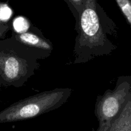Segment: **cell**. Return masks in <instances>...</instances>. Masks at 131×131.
<instances>
[{
  "instance_id": "cell-1",
  "label": "cell",
  "mask_w": 131,
  "mask_h": 131,
  "mask_svg": "<svg viewBox=\"0 0 131 131\" xmlns=\"http://www.w3.org/2000/svg\"><path fill=\"white\" fill-rule=\"evenodd\" d=\"M110 18L97 0H85L78 21L75 22L74 53L75 64L86 63L110 53L113 45L107 37Z\"/></svg>"
},
{
  "instance_id": "cell-2",
  "label": "cell",
  "mask_w": 131,
  "mask_h": 131,
  "mask_svg": "<svg viewBox=\"0 0 131 131\" xmlns=\"http://www.w3.org/2000/svg\"><path fill=\"white\" fill-rule=\"evenodd\" d=\"M70 88L43 91L14 103L0 112V124L36 118L63 105L71 95Z\"/></svg>"
},
{
  "instance_id": "cell-3",
  "label": "cell",
  "mask_w": 131,
  "mask_h": 131,
  "mask_svg": "<svg viewBox=\"0 0 131 131\" xmlns=\"http://www.w3.org/2000/svg\"><path fill=\"white\" fill-rule=\"evenodd\" d=\"M129 86L126 82L119 83L114 90H107L99 95L95 105V114L99 121L97 130L108 131L111 123L122 109L129 95Z\"/></svg>"
},
{
  "instance_id": "cell-4",
  "label": "cell",
  "mask_w": 131,
  "mask_h": 131,
  "mask_svg": "<svg viewBox=\"0 0 131 131\" xmlns=\"http://www.w3.org/2000/svg\"><path fill=\"white\" fill-rule=\"evenodd\" d=\"M34 66L14 51H0V75L8 84L20 87L33 73Z\"/></svg>"
},
{
  "instance_id": "cell-5",
  "label": "cell",
  "mask_w": 131,
  "mask_h": 131,
  "mask_svg": "<svg viewBox=\"0 0 131 131\" xmlns=\"http://www.w3.org/2000/svg\"><path fill=\"white\" fill-rule=\"evenodd\" d=\"M14 35L15 41L24 46L43 50L49 53H51L52 50V43L49 40L39 35L29 31L23 33H16L14 32Z\"/></svg>"
},
{
  "instance_id": "cell-6",
  "label": "cell",
  "mask_w": 131,
  "mask_h": 131,
  "mask_svg": "<svg viewBox=\"0 0 131 131\" xmlns=\"http://www.w3.org/2000/svg\"><path fill=\"white\" fill-rule=\"evenodd\" d=\"M108 131H131V93Z\"/></svg>"
},
{
  "instance_id": "cell-7",
  "label": "cell",
  "mask_w": 131,
  "mask_h": 131,
  "mask_svg": "<svg viewBox=\"0 0 131 131\" xmlns=\"http://www.w3.org/2000/svg\"><path fill=\"white\" fill-rule=\"evenodd\" d=\"M30 27V23L26 17L17 16L13 21V28L16 33H23L28 31Z\"/></svg>"
},
{
  "instance_id": "cell-8",
  "label": "cell",
  "mask_w": 131,
  "mask_h": 131,
  "mask_svg": "<svg viewBox=\"0 0 131 131\" xmlns=\"http://www.w3.org/2000/svg\"><path fill=\"white\" fill-rule=\"evenodd\" d=\"M69 6L72 14L74 15L75 22L78 21L81 12L84 6L85 0H63Z\"/></svg>"
},
{
  "instance_id": "cell-9",
  "label": "cell",
  "mask_w": 131,
  "mask_h": 131,
  "mask_svg": "<svg viewBox=\"0 0 131 131\" xmlns=\"http://www.w3.org/2000/svg\"><path fill=\"white\" fill-rule=\"evenodd\" d=\"M123 14L131 25V0H115Z\"/></svg>"
},
{
  "instance_id": "cell-10",
  "label": "cell",
  "mask_w": 131,
  "mask_h": 131,
  "mask_svg": "<svg viewBox=\"0 0 131 131\" xmlns=\"http://www.w3.org/2000/svg\"><path fill=\"white\" fill-rule=\"evenodd\" d=\"M13 12L11 8L5 3L0 4V23H6L10 20Z\"/></svg>"
}]
</instances>
